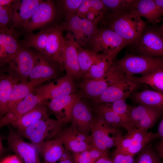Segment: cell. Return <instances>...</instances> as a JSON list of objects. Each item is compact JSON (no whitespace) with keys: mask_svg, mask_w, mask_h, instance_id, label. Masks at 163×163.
I'll use <instances>...</instances> for the list:
<instances>
[{"mask_svg":"<svg viewBox=\"0 0 163 163\" xmlns=\"http://www.w3.org/2000/svg\"><path fill=\"white\" fill-rule=\"evenodd\" d=\"M158 139L156 133L134 129L122 136L113 152L134 157L145 147Z\"/></svg>","mask_w":163,"mask_h":163,"instance_id":"obj_9","label":"cell"},{"mask_svg":"<svg viewBox=\"0 0 163 163\" xmlns=\"http://www.w3.org/2000/svg\"><path fill=\"white\" fill-rule=\"evenodd\" d=\"M95 163H112V162L108 155H106L98 159Z\"/></svg>","mask_w":163,"mask_h":163,"instance_id":"obj_47","label":"cell"},{"mask_svg":"<svg viewBox=\"0 0 163 163\" xmlns=\"http://www.w3.org/2000/svg\"><path fill=\"white\" fill-rule=\"evenodd\" d=\"M8 126L7 150L15 153L23 163H42L35 146L24 141L10 125Z\"/></svg>","mask_w":163,"mask_h":163,"instance_id":"obj_13","label":"cell"},{"mask_svg":"<svg viewBox=\"0 0 163 163\" xmlns=\"http://www.w3.org/2000/svg\"><path fill=\"white\" fill-rule=\"evenodd\" d=\"M56 15L54 2L51 0H43L36 8L31 17L23 28L27 33L37 30L45 29L51 23Z\"/></svg>","mask_w":163,"mask_h":163,"instance_id":"obj_15","label":"cell"},{"mask_svg":"<svg viewBox=\"0 0 163 163\" xmlns=\"http://www.w3.org/2000/svg\"><path fill=\"white\" fill-rule=\"evenodd\" d=\"M131 96L132 100L138 104L163 108V92L147 90L134 92Z\"/></svg>","mask_w":163,"mask_h":163,"instance_id":"obj_31","label":"cell"},{"mask_svg":"<svg viewBox=\"0 0 163 163\" xmlns=\"http://www.w3.org/2000/svg\"><path fill=\"white\" fill-rule=\"evenodd\" d=\"M55 138L60 139L65 149L73 153L83 152L92 146L90 135L79 132L70 125L64 126Z\"/></svg>","mask_w":163,"mask_h":163,"instance_id":"obj_16","label":"cell"},{"mask_svg":"<svg viewBox=\"0 0 163 163\" xmlns=\"http://www.w3.org/2000/svg\"><path fill=\"white\" fill-rule=\"evenodd\" d=\"M156 152L162 158L163 161V144L159 142L156 147Z\"/></svg>","mask_w":163,"mask_h":163,"instance_id":"obj_49","label":"cell"},{"mask_svg":"<svg viewBox=\"0 0 163 163\" xmlns=\"http://www.w3.org/2000/svg\"><path fill=\"white\" fill-rule=\"evenodd\" d=\"M114 62L129 78H132L136 74L145 75L156 70L163 69V57H149L127 53Z\"/></svg>","mask_w":163,"mask_h":163,"instance_id":"obj_2","label":"cell"},{"mask_svg":"<svg viewBox=\"0 0 163 163\" xmlns=\"http://www.w3.org/2000/svg\"><path fill=\"white\" fill-rule=\"evenodd\" d=\"M64 31L62 24L49 27L48 40L44 53L58 62L65 44L66 40L63 34Z\"/></svg>","mask_w":163,"mask_h":163,"instance_id":"obj_22","label":"cell"},{"mask_svg":"<svg viewBox=\"0 0 163 163\" xmlns=\"http://www.w3.org/2000/svg\"><path fill=\"white\" fill-rule=\"evenodd\" d=\"M35 87L13 109L0 119V127L8 126L12 122L20 119L23 115L37 105L47 101L51 93V83Z\"/></svg>","mask_w":163,"mask_h":163,"instance_id":"obj_3","label":"cell"},{"mask_svg":"<svg viewBox=\"0 0 163 163\" xmlns=\"http://www.w3.org/2000/svg\"><path fill=\"white\" fill-rule=\"evenodd\" d=\"M2 137L0 136V155H2L7 150V148H5L3 145L2 143Z\"/></svg>","mask_w":163,"mask_h":163,"instance_id":"obj_51","label":"cell"},{"mask_svg":"<svg viewBox=\"0 0 163 163\" xmlns=\"http://www.w3.org/2000/svg\"><path fill=\"white\" fill-rule=\"evenodd\" d=\"M43 0H18L13 9L12 19L9 28H24L37 6Z\"/></svg>","mask_w":163,"mask_h":163,"instance_id":"obj_21","label":"cell"},{"mask_svg":"<svg viewBox=\"0 0 163 163\" xmlns=\"http://www.w3.org/2000/svg\"><path fill=\"white\" fill-rule=\"evenodd\" d=\"M155 107L143 104H138L137 106H133L130 114L131 131L134 129L137 123L145 117Z\"/></svg>","mask_w":163,"mask_h":163,"instance_id":"obj_37","label":"cell"},{"mask_svg":"<svg viewBox=\"0 0 163 163\" xmlns=\"http://www.w3.org/2000/svg\"></svg>","mask_w":163,"mask_h":163,"instance_id":"obj_55","label":"cell"},{"mask_svg":"<svg viewBox=\"0 0 163 163\" xmlns=\"http://www.w3.org/2000/svg\"><path fill=\"white\" fill-rule=\"evenodd\" d=\"M37 51L21 46L15 56L3 70L19 79L20 82L28 81L30 74L36 62Z\"/></svg>","mask_w":163,"mask_h":163,"instance_id":"obj_10","label":"cell"},{"mask_svg":"<svg viewBox=\"0 0 163 163\" xmlns=\"http://www.w3.org/2000/svg\"><path fill=\"white\" fill-rule=\"evenodd\" d=\"M140 85L133 78L126 76L110 85L98 97L91 100V105L112 103L121 99L126 100Z\"/></svg>","mask_w":163,"mask_h":163,"instance_id":"obj_11","label":"cell"},{"mask_svg":"<svg viewBox=\"0 0 163 163\" xmlns=\"http://www.w3.org/2000/svg\"><path fill=\"white\" fill-rule=\"evenodd\" d=\"M74 79L69 74L60 77L53 81V87L48 99L50 100L77 92Z\"/></svg>","mask_w":163,"mask_h":163,"instance_id":"obj_29","label":"cell"},{"mask_svg":"<svg viewBox=\"0 0 163 163\" xmlns=\"http://www.w3.org/2000/svg\"><path fill=\"white\" fill-rule=\"evenodd\" d=\"M83 96L79 91L46 101L44 104L54 113L56 120L66 125L70 123L72 111L75 103Z\"/></svg>","mask_w":163,"mask_h":163,"instance_id":"obj_17","label":"cell"},{"mask_svg":"<svg viewBox=\"0 0 163 163\" xmlns=\"http://www.w3.org/2000/svg\"><path fill=\"white\" fill-rule=\"evenodd\" d=\"M47 81L48 80L46 79H36L29 81L20 82L15 85L9 97L8 105V112L32 93L36 86Z\"/></svg>","mask_w":163,"mask_h":163,"instance_id":"obj_24","label":"cell"},{"mask_svg":"<svg viewBox=\"0 0 163 163\" xmlns=\"http://www.w3.org/2000/svg\"><path fill=\"white\" fill-rule=\"evenodd\" d=\"M125 76L122 69L113 63L105 75L99 79H83L78 85L83 97L90 100L98 97L110 85Z\"/></svg>","mask_w":163,"mask_h":163,"instance_id":"obj_7","label":"cell"},{"mask_svg":"<svg viewBox=\"0 0 163 163\" xmlns=\"http://www.w3.org/2000/svg\"><path fill=\"white\" fill-rule=\"evenodd\" d=\"M65 38V46L58 62L74 80L79 79L82 76L78 62L77 44L67 34Z\"/></svg>","mask_w":163,"mask_h":163,"instance_id":"obj_20","label":"cell"},{"mask_svg":"<svg viewBox=\"0 0 163 163\" xmlns=\"http://www.w3.org/2000/svg\"><path fill=\"white\" fill-rule=\"evenodd\" d=\"M20 33L15 29L7 27L0 29V64L3 66L15 56L21 46L18 39Z\"/></svg>","mask_w":163,"mask_h":163,"instance_id":"obj_18","label":"cell"},{"mask_svg":"<svg viewBox=\"0 0 163 163\" xmlns=\"http://www.w3.org/2000/svg\"><path fill=\"white\" fill-rule=\"evenodd\" d=\"M19 80L8 73L2 74L0 78V117H2L8 112V102L9 97L15 85L20 82Z\"/></svg>","mask_w":163,"mask_h":163,"instance_id":"obj_28","label":"cell"},{"mask_svg":"<svg viewBox=\"0 0 163 163\" xmlns=\"http://www.w3.org/2000/svg\"><path fill=\"white\" fill-rule=\"evenodd\" d=\"M49 33V27L41 30L36 34L27 33L24 39L20 40L22 46L26 47H32L44 53Z\"/></svg>","mask_w":163,"mask_h":163,"instance_id":"obj_32","label":"cell"},{"mask_svg":"<svg viewBox=\"0 0 163 163\" xmlns=\"http://www.w3.org/2000/svg\"><path fill=\"white\" fill-rule=\"evenodd\" d=\"M64 125L46 116L38 120L22 132L17 133L28 139L35 147L53 139Z\"/></svg>","mask_w":163,"mask_h":163,"instance_id":"obj_5","label":"cell"},{"mask_svg":"<svg viewBox=\"0 0 163 163\" xmlns=\"http://www.w3.org/2000/svg\"><path fill=\"white\" fill-rule=\"evenodd\" d=\"M59 163H75L74 158L73 157L60 161Z\"/></svg>","mask_w":163,"mask_h":163,"instance_id":"obj_53","label":"cell"},{"mask_svg":"<svg viewBox=\"0 0 163 163\" xmlns=\"http://www.w3.org/2000/svg\"><path fill=\"white\" fill-rule=\"evenodd\" d=\"M17 0H0V5L9 6L14 4Z\"/></svg>","mask_w":163,"mask_h":163,"instance_id":"obj_50","label":"cell"},{"mask_svg":"<svg viewBox=\"0 0 163 163\" xmlns=\"http://www.w3.org/2000/svg\"><path fill=\"white\" fill-rule=\"evenodd\" d=\"M161 16L163 15V0H153Z\"/></svg>","mask_w":163,"mask_h":163,"instance_id":"obj_48","label":"cell"},{"mask_svg":"<svg viewBox=\"0 0 163 163\" xmlns=\"http://www.w3.org/2000/svg\"><path fill=\"white\" fill-rule=\"evenodd\" d=\"M111 159L112 163H134V157L113 152Z\"/></svg>","mask_w":163,"mask_h":163,"instance_id":"obj_43","label":"cell"},{"mask_svg":"<svg viewBox=\"0 0 163 163\" xmlns=\"http://www.w3.org/2000/svg\"><path fill=\"white\" fill-rule=\"evenodd\" d=\"M84 98H81L74 105L70 125L79 132L90 136L94 113L91 105Z\"/></svg>","mask_w":163,"mask_h":163,"instance_id":"obj_14","label":"cell"},{"mask_svg":"<svg viewBox=\"0 0 163 163\" xmlns=\"http://www.w3.org/2000/svg\"><path fill=\"white\" fill-rule=\"evenodd\" d=\"M37 60L30 74V80L40 78L49 80L60 77L63 67L46 55L37 50Z\"/></svg>","mask_w":163,"mask_h":163,"instance_id":"obj_19","label":"cell"},{"mask_svg":"<svg viewBox=\"0 0 163 163\" xmlns=\"http://www.w3.org/2000/svg\"><path fill=\"white\" fill-rule=\"evenodd\" d=\"M163 113V108L155 107L145 117L136 125L134 129L149 130L154 126Z\"/></svg>","mask_w":163,"mask_h":163,"instance_id":"obj_38","label":"cell"},{"mask_svg":"<svg viewBox=\"0 0 163 163\" xmlns=\"http://www.w3.org/2000/svg\"><path fill=\"white\" fill-rule=\"evenodd\" d=\"M129 44L115 32L103 27L97 28L88 49L96 53H104L116 56Z\"/></svg>","mask_w":163,"mask_h":163,"instance_id":"obj_8","label":"cell"},{"mask_svg":"<svg viewBox=\"0 0 163 163\" xmlns=\"http://www.w3.org/2000/svg\"><path fill=\"white\" fill-rule=\"evenodd\" d=\"M101 23L111 29L129 45L136 42L146 27L147 22L129 9L113 12L109 11L105 19Z\"/></svg>","mask_w":163,"mask_h":163,"instance_id":"obj_1","label":"cell"},{"mask_svg":"<svg viewBox=\"0 0 163 163\" xmlns=\"http://www.w3.org/2000/svg\"><path fill=\"white\" fill-rule=\"evenodd\" d=\"M111 104L113 110L124 123L125 129L127 132H130V114L133 106L128 104L126 100L123 99L117 101Z\"/></svg>","mask_w":163,"mask_h":163,"instance_id":"obj_35","label":"cell"},{"mask_svg":"<svg viewBox=\"0 0 163 163\" xmlns=\"http://www.w3.org/2000/svg\"><path fill=\"white\" fill-rule=\"evenodd\" d=\"M43 157L44 163H55L59 160L65 149L61 140L55 138L36 147Z\"/></svg>","mask_w":163,"mask_h":163,"instance_id":"obj_26","label":"cell"},{"mask_svg":"<svg viewBox=\"0 0 163 163\" xmlns=\"http://www.w3.org/2000/svg\"><path fill=\"white\" fill-rule=\"evenodd\" d=\"M159 142H160L161 143L163 144V140H160Z\"/></svg>","mask_w":163,"mask_h":163,"instance_id":"obj_54","label":"cell"},{"mask_svg":"<svg viewBox=\"0 0 163 163\" xmlns=\"http://www.w3.org/2000/svg\"><path fill=\"white\" fill-rule=\"evenodd\" d=\"M91 129L90 136L92 146L108 153L112 148L116 147L123 135L120 129L107 125L95 113Z\"/></svg>","mask_w":163,"mask_h":163,"instance_id":"obj_6","label":"cell"},{"mask_svg":"<svg viewBox=\"0 0 163 163\" xmlns=\"http://www.w3.org/2000/svg\"><path fill=\"white\" fill-rule=\"evenodd\" d=\"M116 57L112 55L99 53L97 59L82 78L94 79L102 78L113 63Z\"/></svg>","mask_w":163,"mask_h":163,"instance_id":"obj_30","label":"cell"},{"mask_svg":"<svg viewBox=\"0 0 163 163\" xmlns=\"http://www.w3.org/2000/svg\"><path fill=\"white\" fill-rule=\"evenodd\" d=\"M135 54L163 57V39L157 28L147 26L138 40L132 45Z\"/></svg>","mask_w":163,"mask_h":163,"instance_id":"obj_12","label":"cell"},{"mask_svg":"<svg viewBox=\"0 0 163 163\" xmlns=\"http://www.w3.org/2000/svg\"><path fill=\"white\" fill-rule=\"evenodd\" d=\"M90 7V0H83L76 14L81 18H84Z\"/></svg>","mask_w":163,"mask_h":163,"instance_id":"obj_44","label":"cell"},{"mask_svg":"<svg viewBox=\"0 0 163 163\" xmlns=\"http://www.w3.org/2000/svg\"><path fill=\"white\" fill-rule=\"evenodd\" d=\"M140 17H144L150 23L159 22L162 17L153 0H136L129 9Z\"/></svg>","mask_w":163,"mask_h":163,"instance_id":"obj_23","label":"cell"},{"mask_svg":"<svg viewBox=\"0 0 163 163\" xmlns=\"http://www.w3.org/2000/svg\"><path fill=\"white\" fill-rule=\"evenodd\" d=\"M109 11L120 12L129 9L136 0H101Z\"/></svg>","mask_w":163,"mask_h":163,"instance_id":"obj_39","label":"cell"},{"mask_svg":"<svg viewBox=\"0 0 163 163\" xmlns=\"http://www.w3.org/2000/svg\"><path fill=\"white\" fill-rule=\"evenodd\" d=\"M157 30L163 39V22L162 24L157 28Z\"/></svg>","mask_w":163,"mask_h":163,"instance_id":"obj_52","label":"cell"},{"mask_svg":"<svg viewBox=\"0 0 163 163\" xmlns=\"http://www.w3.org/2000/svg\"><path fill=\"white\" fill-rule=\"evenodd\" d=\"M133 78L139 84L147 85L155 91L163 92V69L156 70L149 74Z\"/></svg>","mask_w":163,"mask_h":163,"instance_id":"obj_34","label":"cell"},{"mask_svg":"<svg viewBox=\"0 0 163 163\" xmlns=\"http://www.w3.org/2000/svg\"><path fill=\"white\" fill-rule=\"evenodd\" d=\"M134 163H163V161L151 143L136 154Z\"/></svg>","mask_w":163,"mask_h":163,"instance_id":"obj_36","label":"cell"},{"mask_svg":"<svg viewBox=\"0 0 163 163\" xmlns=\"http://www.w3.org/2000/svg\"><path fill=\"white\" fill-rule=\"evenodd\" d=\"M78 61L83 77L88 72L97 59L99 53H96L90 49L77 45Z\"/></svg>","mask_w":163,"mask_h":163,"instance_id":"obj_33","label":"cell"},{"mask_svg":"<svg viewBox=\"0 0 163 163\" xmlns=\"http://www.w3.org/2000/svg\"><path fill=\"white\" fill-rule=\"evenodd\" d=\"M0 163H22V162L16 154L9 155L4 158Z\"/></svg>","mask_w":163,"mask_h":163,"instance_id":"obj_45","label":"cell"},{"mask_svg":"<svg viewBox=\"0 0 163 163\" xmlns=\"http://www.w3.org/2000/svg\"><path fill=\"white\" fill-rule=\"evenodd\" d=\"M89 149L80 153H73L75 162L76 163H95L96 161L91 156Z\"/></svg>","mask_w":163,"mask_h":163,"instance_id":"obj_42","label":"cell"},{"mask_svg":"<svg viewBox=\"0 0 163 163\" xmlns=\"http://www.w3.org/2000/svg\"><path fill=\"white\" fill-rule=\"evenodd\" d=\"M83 0H63L59 1L65 14H76Z\"/></svg>","mask_w":163,"mask_h":163,"instance_id":"obj_41","label":"cell"},{"mask_svg":"<svg viewBox=\"0 0 163 163\" xmlns=\"http://www.w3.org/2000/svg\"><path fill=\"white\" fill-rule=\"evenodd\" d=\"M48 114L47 106L44 103L40 104L28 111L20 119L10 123L17 133L23 131L35 122Z\"/></svg>","mask_w":163,"mask_h":163,"instance_id":"obj_25","label":"cell"},{"mask_svg":"<svg viewBox=\"0 0 163 163\" xmlns=\"http://www.w3.org/2000/svg\"><path fill=\"white\" fill-rule=\"evenodd\" d=\"M91 105L94 113L106 124L115 128H123L125 129L124 123L113 110L111 103H105Z\"/></svg>","mask_w":163,"mask_h":163,"instance_id":"obj_27","label":"cell"},{"mask_svg":"<svg viewBox=\"0 0 163 163\" xmlns=\"http://www.w3.org/2000/svg\"><path fill=\"white\" fill-rule=\"evenodd\" d=\"M156 133L158 139L160 140H163V117L158 125L157 131Z\"/></svg>","mask_w":163,"mask_h":163,"instance_id":"obj_46","label":"cell"},{"mask_svg":"<svg viewBox=\"0 0 163 163\" xmlns=\"http://www.w3.org/2000/svg\"><path fill=\"white\" fill-rule=\"evenodd\" d=\"M17 1L11 6L0 5V29L8 27L13 17V9Z\"/></svg>","mask_w":163,"mask_h":163,"instance_id":"obj_40","label":"cell"},{"mask_svg":"<svg viewBox=\"0 0 163 163\" xmlns=\"http://www.w3.org/2000/svg\"><path fill=\"white\" fill-rule=\"evenodd\" d=\"M67 35L79 46L88 48L98 27L97 26L76 14H65V20L62 24Z\"/></svg>","mask_w":163,"mask_h":163,"instance_id":"obj_4","label":"cell"}]
</instances>
